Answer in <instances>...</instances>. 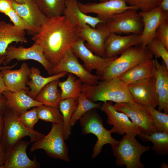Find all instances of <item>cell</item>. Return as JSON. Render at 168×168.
Segmentation results:
<instances>
[{
	"label": "cell",
	"mask_w": 168,
	"mask_h": 168,
	"mask_svg": "<svg viewBox=\"0 0 168 168\" xmlns=\"http://www.w3.org/2000/svg\"><path fill=\"white\" fill-rule=\"evenodd\" d=\"M78 27L64 15L48 17L31 39L42 47L44 56L54 68L78 38Z\"/></svg>",
	"instance_id": "1"
},
{
	"label": "cell",
	"mask_w": 168,
	"mask_h": 168,
	"mask_svg": "<svg viewBox=\"0 0 168 168\" xmlns=\"http://www.w3.org/2000/svg\"><path fill=\"white\" fill-rule=\"evenodd\" d=\"M82 92L89 99L95 102H134L128 85L118 77L99 81L95 85L83 83Z\"/></svg>",
	"instance_id": "2"
},
{
	"label": "cell",
	"mask_w": 168,
	"mask_h": 168,
	"mask_svg": "<svg viewBox=\"0 0 168 168\" xmlns=\"http://www.w3.org/2000/svg\"><path fill=\"white\" fill-rule=\"evenodd\" d=\"M18 116L16 112L7 107L3 113L4 128L0 144L7 157L15 145L25 137H30L31 143L37 141L45 136L26 128L19 120Z\"/></svg>",
	"instance_id": "3"
},
{
	"label": "cell",
	"mask_w": 168,
	"mask_h": 168,
	"mask_svg": "<svg viewBox=\"0 0 168 168\" xmlns=\"http://www.w3.org/2000/svg\"><path fill=\"white\" fill-rule=\"evenodd\" d=\"M117 166L127 168H144L140 161L141 155L150 150L149 146L142 145L135 138L129 134H124L122 138L111 145Z\"/></svg>",
	"instance_id": "4"
},
{
	"label": "cell",
	"mask_w": 168,
	"mask_h": 168,
	"mask_svg": "<svg viewBox=\"0 0 168 168\" xmlns=\"http://www.w3.org/2000/svg\"><path fill=\"white\" fill-rule=\"evenodd\" d=\"M153 56L147 47L138 45L130 47L111 62L100 76V80L118 77L139 63L152 59Z\"/></svg>",
	"instance_id": "5"
},
{
	"label": "cell",
	"mask_w": 168,
	"mask_h": 168,
	"mask_svg": "<svg viewBox=\"0 0 168 168\" xmlns=\"http://www.w3.org/2000/svg\"><path fill=\"white\" fill-rule=\"evenodd\" d=\"M96 110L88 111L79 120L83 134L91 133L97 138L91 155L92 159L95 158L100 153L104 145H111L118 141L112 137L110 130L104 126L102 119Z\"/></svg>",
	"instance_id": "6"
},
{
	"label": "cell",
	"mask_w": 168,
	"mask_h": 168,
	"mask_svg": "<svg viewBox=\"0 0 168 168\" xmlns=\"http://www.w3.org/2000/svg\"><path fill=\"white\" fill-rule=\"evenodd\" d=\"M52 124L51 128L49 133L40 140L34 142L31 147L30 151L42 149L50 157L69 162L70 158L68 147L63 135V122Z\"/></svg>",
	"instance_id": "7"
},
{
	"label": "cell",
	"mask_w": 168,
	"mask_h": 168,
	"mask_svg": "<svg viewBox=\"0 0 168 168\" xmlns=\"http://www.w3.org/2000/svg\"><path fill=\"white\" fill-rule=\"evenodd\" d=\"M110 33L140 35L143 29L142 18L137 10L129 9L116 14L103 22Z\"/></svg>",
	"instance_id": "8"
},
{
	"label": "cell",
	"mask_w": 168,
	"mask_h": 168,
	"mask_svg": "<svg viewBox=\"0 0 168 168\" xmlns=\"http://www.w3.org/2000/svg\"><path fill=\"white\" fill-rule=\"evenodd\" d=\"M62 72L72 73L77 77L82 83L92 85L97 84L100 79V76L91 74L84 68L71 48L67 50L58 65L53 68L51 76Z\"/></svg>",
	"instance_id": "9"
},
{
	"label": "cell",
	"mask_w": 168,
	"mask_h": 168,
	"mask_svg": "<svg viewBox=\"0 0 168 168\" xmlns=\"http://www.w3.org/2000/svg\"><path fill=\"white\" fill-rule=\"evenodd\" d=\"M100 108L107 116V123L113 126L110 130L112 133L129 134L136 137L142 132L141 128L134 124L126 114L114 108L112 102H103Z\"/></svg>",
	"instance_id": "10"
},
{
	"label": "cell",
	"mask_w": 168,
	"mask_h": 168,
	"mask_svg": "<svg viewBox=\"0 0 168 168\" xmlns=\"http://www.w3.org/2000/svg\"><path fill=\"white\" fill-rule=\"evenodd\" d=\"M85 41L82 38L78 37L72 44L71 49L77 58L83 61V66L88 71L91 72L95 70L96 75L100 76L117 57H103L94 54L86 46Z\"/></svg>",
	"instance_id": "11"
},
{
	"label": "cell",
	"mask_w": 168,
	"mask_h": 168,
	"mask_svg": "<svg viewBox=\"0 0 168 168\" xmlns=\"http://www.w3.org/2000/svg\"><path fill=\"white\" fill-rule=\"evenodd\" d=\"M5 57L2 63L4 65L15 59L18 61L27 60L36 61L43 66L50 76H51L53 67L44 56L42 47L35 43L28 48L9 45L6 50Z\"/></svg>",
	"instance_id": "12"
},
{
	"label": "cell",
	"mask_w": 168,
	"mask_h": 168,
	"mask_svg": "<svg viewBox=\"0 0 168 168\" xmlns=\"http://www.w3.org/2000/svg\"><path fill=\"white\" fill-rule=\"evenodd\" d=\"M113 106L117 110L126 114L141 128L142 133L148 134L157 131L150 114L142 105L133 102L116 103Z\"/></svg>",
	"instance_id": "13"
},
{
	"label": "cell",
	"mask_w": 168,
	"mask_h": 168,
	"mask_svg": "<svg viewBox=\"0 0 168 168\" xmlns=\"http://www.w3.org/2000/svg\"><path fill=\"white\" fill-rule=\"evenodd\" d=\"M79 9L84 13H93L104 22L114 15L129 9L138 10L134 7L128 5L124 0H109L98 3H83L77 2Z\"/></svg>",
	"instance_id": "14"
},
{
	"label": "cell",
	"mask_w": 168,
	"mask_h": 168,
	"mask_svg": "<svg viewBox=\"0 0 168 168\" xmlns=\"http://www.w3.org/2000/svg\"><path fill=\"white\" fill-rule=\"evenodd\" d=\"M12 8L23 19L31 30V35L38 33L48 18L40 10L35 0L18 3L11 0Z\"/></svg>",
	"instance_id": "15"
},
{
	"label": "cell",
	"mask_w": 168,
	"mask_h": 168,
	"mask_svg": "<svg viewBox=\"0 0 168 168\" xmlns=\"http://www.w3.org/2000/svg\"><path fill=\"white\" fill-rule=\"evenodd\" d=\"M134 102L155 108L158 105L154 77L137 81L128 85Z\"/></svg>",
	"instance_id": "16"
},
{
	"label": "cell",
	"mask_w": 168,
	"mask_h": 168,
	"mask_svg": "<svg viewBox=\"0 0 168 168\" xmlns=\"http://www.w3.org/2000/svg\"><path fill=\"white\" fill-rule=\"evenodd\" d=\"M103 22L99 23L95 28L88 25L82 28H78V36L86 41L85 45L93 53L105 57V41L110 32Z\"/></svg>",
	"instance_id": "17"
},
{
	"label": "cell",
	"mask_w": 168,
	"mask_h": 168,
	"mask_svg": "<svg viewBox=\"0 0 168 168\" xmlns=\"http://www.w3.org/2000/svg\"><path fill=\"white\" fill-rule=\"evenodd\" d=\"M139 13L143 22L142 31L139 36L140 45L146 47L156 38L157 28L162 21L168 19V14L164 12L159 6L149 11Z\"/></svg>",
	"instance_id": "18"
},
{
	"label": "cell",
	"mask_w": 168,
	"mask_h": 168,
	"mask_svg": "<svg viewBox=\"0 0 168 168\" xmlns=\"http://www.w3.org/2000/svg\"><path fill=\"white\" fill-rule=\"evenodd\" d=\"M140 35L130 34L126 36H121L114 33H110L105 41V57H117L128 48L140 45Z\"/></svg>",
	"instance_id": "19"
},
{
	"label": "cell",
	"mask_w": 168,
	"mask_h": 168,
	"mask_svg": "<svg viewBox=\"0 0 168 168\" xmlns=\"http://www.w3.org/2000/svg\"><path fill=\"white\" fill-rule=\"evenodd\" d=\"M30 142L21 140L13 147L8 155L4 168H37L40 163L35 156L31 160L26 153V149Z\"/></svg>",
	"instance_id": "20"
},
{
	"label": "cell",
	"mask_w": 168,
	"mask_h": 168,
	"mask_svg": "<svg viewBox=\"0 0 168 168\" xmlns=\"http://www.w3.org/2000/svg\"><path fill=\"white\" fill-rule=\"evenodd\" d=\"M4 69L0 71L8 90L12 92L21 90L28 91L29 88L27 86V84L29 80L30 68L27 63H22L18 69Z\"/></svg>",
	"instance_id": "21"
},
{
	"label": "cell",
	"mask_w": 168,
	"mask_h": 168,
	"mask_svg": "<svg viewBox=\"0 0 168 168\" xmlns=\"http://www.w3.org/2000/svg\"><path fill=\"white\" fill-rule=\"evenodd\" d=\"M155 66L154 77L158 99V110L168 114V68L162 61L154 59Z\"/></svg>",
	"instance_id": "22"
},
{
	"label": "cell",
	"mask_w": 168,
	"mask_h": 168,
	"mask_svg": "<svg viewBox=\"0 0 168 168\" xmlns=\"http://www.w3.org/2000/svg\"><path fill=\"white\" fill-rule=\"evenodd\" d=\"M26 31L19 29L13 24L0 21V58H4L6 50L13 42L26 43Z\"/></svg>",
	"instance_id": "23"
},
{
	"label": "cell",
	"mask_w": 168,
	"mask_h": 168,
	"mask_svg": "<svg viewBox=\"0 0 168 168\" xmlns=\"http://www.w3.org/2000/svg\"><path fill=\"white\" fill-rule=\"evenodd\" d=\"M27 92L25 90L12 92L7 90L2 94L6 98L7 107L19 114L31 108L43 105L29 96Z\"/></svg>",
	"instance_id": "24"
},
{
	"label": "cell",
	"mask_w": 168,
	"mask_h": 168,
	"mask_svg": "<svg viewBox=\"0 0 168 168\" xmlns=\"http://www.w3.org/2000/svg\"><path fill=\"white\" fill-rule=\"evenodd\" d=\"M77 2V0H66L63 15L79 28L86 25L95 28L99 23L104 22L97 16H92L82 12L78 7Z\"/></svg>",
	"instance_id": "25"
},
{
	"label": "cell",
	"mask_w": 168,
	"mask_h": 168,
	"mask_svg": "<svg viewBox=\"0 0 168 168\" xmlns=\"http://www.w3.org/2000/svg\"><path fill=\"white\" fill-rule=\"evenodd\" d=\"M155 66L154 59L145 60L118 77L128 85L137 81L153 77Z\"/></svg>",
	"instance_id": "26"
},
{
	"label": "cell",
	"mask_w": 168,
	"mask_h": 168,
	"mask_svg": "<svg viewBox=\"0 0 168 168\" xmlns=\"http://www.w3.org/2000/svg\"><path fill=\"white\" fill-rule=\"evenodd\" d=\"M68 73L66 72H62L49 77H44L40 75L39 69L33 67L30 68V80L27 84L29 88L27 94L35 99L42 89L47 84L54 80L64 77Z\"/></svg>",
	"instance_id": "27"
},
{
	"label": "cell",
	"mask_w": 168,
	"mask_h": 168,
	"mask_svg": "<svg viewBox=\"0 0 168 168\" xmlns=\"http://www.w3.org/2000/svg\"><path fill=\"white\" fill-rule=\"evenodd\" d=\"M59 79L54 80L46 85L35 99L43 105L58 108L62 100L61 91L58 88Z\"/></svg>",
	"instance_id": "28"
},
{
	"label": "cell",
	"mask_w": 168,
	"mask_h": 168,
	"mask_svg": "<svg viewBox=\"0 0 168 168\" xmlns=\"http://www.w3.org/2000/svg\"><path fill=\"white\" fill-rule=\"evenodd\" d=\"M78 103V99L66 98L61 100L58 109L63 117V130L64 139L67 140L72 132L70 122Z\"/></svg>",
	"instance_id": "29"
},
{
	"label": "cell",
	"mask_w": 168,
	"mask_h": 168,
	"mask_svg": "<svg viewBox=\"0 0 168 168\" xmlns=\"http://www.w3.org/2000/svg\"><path fill=\"white\" fill-rule=\"evenodd\" d=\"M138 135L144 142H152V149L157 155L164 156L167 154L168 133L156 131L148 134L141 133Z\"/></svg>",
	"instance_id": "30"
},
{
	"label": "cell",
	"mask_w": 168,
	"mask_h": 168,
	"mask_svg": "<svg viewBox=\"0 0 168 168\" xmlns=\"http://www.w3.org/2000/svg\"><path fill=\"white\" fill-rule=\"evenodd\" d=\"M82 82L77 79L73 74L68 73L66 80L59 82L58 86L61 90L62 100L66 98L78 99L82 91Z\"/></svg>",
	"instance_id": "31"
},
{
	"label": "cell",
	"mask_w": 168,
	"mask_h": 168,
	"mask_svg": "<svg viewBox=\"0 0 168 168\" xmlns=\"http://www.w3.org/2000/svg\"><path fill=\"white\" fill-rule=\"evenodd\" d=\"M101 105L100 102L96 103L91 101L82 92L78 98L77 105L70 120L71 127H73L86 112L93 109L100 108Z\"/></svg>",
	"instance_id": "32"
},
{
	"label": "cell",
	"mask_w": 168,
	"mask_h": 168,
	"mask_svg": "<svg viewBox=\"0 0 168 168\" xmlns=\"http://www.w3.org/2000/svg\"><path fill=\"white\" fill-rule=\"evenodd\" d=\"M41 11L48 17L63 15L66 0H35Z\"/></svg>",
	"instance_id": "33"
},
{
	"label": "cell",
	"mask_w": 168,
	"mask_h": 168,
	"mask_svg": "<svg viewBox=\"0 0 168 168\" xmlns=\"http://www.w3.org/2000/svg\"><path fill=\"white\" fill-rule=\"evenodd\" d=\"M39 119L52 123L63 122V117L58 108L42 105L36 106Z\"/></svg>",
	"instance_id": "34"
},
{
	"label": "cell",
	"mask_w": 168,
	"mask_h": 168,
	"mask_svg": "<svg viewBox=\"0 0 168 168\" xmlns=\"http://www.w3.org/2000/svg\"><path fill=\"white\" fill-rule=\"evenodd\" d=\"M143 106L150 114L157 132L168 133V114L154 108Z\"/></svg>",
	"instance_id": "35"
},
{
	"label": "cell",
	"mask_w": 168,
	"mask_h": 168,
	"mask_svg": "<svg viewBox=\"0 0 168 168\" xmlns=\"http://www.w3.org/2000/svg\"><path fill=\"white\" fill-rule=\"evenodd\" d=\"M147 47L155 58H161L168 68V49L161 42L155 38Z\"/></svg>",
	"instance_id": "36"
},
{
	"label": "cell",
	"mask_w": 168,
	"mask_h": 168,
	"mask_svg": "<svg viewBox=\"0 0 168 168\" xmlns=\"http://www.w3.org/2000/svg\"><path fill=\"white\" fill-rule=\"evenodd\" d=\"M19 120L26 128L34 130L35 124L39 119L36 107L18 114Z\"/></svg>",
	"instance_id": "37"
},
{
	"label": "cell",
	"mask_w": 168,
	"mask_h": 168,
	"mask_svg": "<svg viewBox=\"0 0 168 168\" xmlns=\"http://www.w3.org/2000/svg\"><path fill=\"white\" fill-rule=\"evenodd\" d=\"M128 5L135 7L140 12H146L159 6L161 0H124Z\"/></svg>",
	"instance_id": "38"
},
{
	"label": "cell",
	"mask_w": 168,
	"mask_h": 168,
	"mask_svg": "<svg viewBox=\"0 0 168 168\" xmlns=\"http://www.w3.org/2000/svg\"><path fill=\"white\" fill-rule=\"evenodd\" d=\"M5 15L8 17L16 27L26 31L28 34L31 35V30L30 27L12 7Z\"/></svg>",
	"instance_id": "39"
},
{
	"label": "cell",
	"mask_w": 168,
	"mask_h": 168,
	"mask_svg": "<svg viewBox=\"0 0 168 168\" xmlns=\"http://www.w3.org/2000/svg\"><path fill=\"white\" fill-rule=\"evenodd\" d=\"M156 38L161 42L168 49V19L162 21L157 28Z\"/></svg>",
	"instance_id": "40"
},
{
	"label": "cell",
	"mask_w": 168,
	"mask_h": 168,
	"mask_svg": "<svg viewBox=\"0 0 168 168\" xmlns=\"http://www.w3.org/2000/svg\"><path fill=\"white\" fill-rule=\"evenodd\" d=\"M12 8L11 0H0V12L5 14Z\"/></svg>",
	"instance_id": "41"
},
{
	"label": "cell",
	"mask_w": 168,
	"mask_h": 168,
	"mask_svg": "<svg viewBox=\"0 0 168 168\" xmlns=\"http://www.w3.org/2000/svg\"><path fill=\"white\" fill-rule=\"evenodd\" d=\"M7 108L6 98L2 94H0V114L3 113Z\"/></svg>",
	"instance_id": "42"
},
{
	"label": "cell",
	"mask_w": 168,
	"mask_h": 168,
	"mask_svg": "<svg viewBox=\"0 0 168 168\" xmlns=\"http://www.w3.org/2000/svg\"><path fill=\"white\" fill-rule=\"evenodd\" d=\"M6 159V154L2 146L0 144V166H4Z\"/></svg>",
	"instance_id": "43"
},
{
	"label": "cell",
	"mask_w": 168,
	"mask_h": 168,
	"mask_svg": "<svg viewBox=\"0 0 168 168\" xmlns=\"http://www.w3.org/2000/svg\"><path fill=\"white\" fill-rule=\"evenodd\" d=\"M159 6L164 12L168 14V0H161Z\"/></svg>",
	"instance_id": "44"
},
{
	"label": "cell",
	"mask_w": 168,
	"mask_h": 168,
	"mask_svg": "<svg viewBox=\"0 0 168 168\" xmlns=\"http://www.w3.org/2000/svg\"><path fill=\"white\" fill-rule=\"evenodd\" d=\"M3 113L0 114V143L4 128V121L3 116Z\"/></svg>",
	"instance_id": "45"
},
{
	"label": "cell",
	"mask_w": 168,
	"mask_h": 168,
	"mask_svg": "<svg viewBox=\"0 0 168 168\" xmlns=\"http://www.w3.org/2000/svg\"><path fill=\"white\" fill-rule=\"evenodd\" d=\"M0 71V94H2L3 91L8 90L2 77Z\"/></svg>",
	"instance_id": "46"
},
{
	"label": "cell",
	"mask_w": 168,
	"mask_h": 168,
	"mask_svg": "<svg viewBox=\"0 0 168 168\" xmlns=\"http://www.w3.org/2000/svg\"><path fill=\"white\" fill-rule=\"evenodd\" d=\"M5 58V57L3 58H0V71L4 69H12L16 65L17 63H16L11 66H6L4 67L1 66V64L3 63Z\"/></svg>",
	"instance_id": "47"
},
{
	"label": "cell",
	"mask_w": 168,
	"mask_h": 168,
	"mask_svg": "<svg viewBox=\"0 0 168 168\" xmlns=\"http://www.w3.org/2000/svg\"><path fill=\"white\" fill-rule=\"evenodd\" d=\"M168 165L165 162H162L161 164V168H167Z\"/></svg>",
	"instance_id": "48"
},
{
	"label": "cell",
	"mask_w": 168,
	"mask_h": 168,
	"mask_svg": "<svg viewBox=\"0 0 168 168\" xmlns=\"http://www.w3.org/2000/svg\"><path fill=\"white\" fill-rule=\"evenodd\" d=\"M18 3H23L26 2L28 0H14Z\"/></svg>",
	"instance_id": "49"
},
{
	"label": "cell",
	"mask_w": 168,
	"mask_h": 168,
	"mask_svg": "<svg viewBox=\"0 0 168 168\" xmlns=\"http://www.w3.org/2000/svg\"><path fill=\"white\" fill-rule=\"evenodd\" d=\"M93 1H96V0H98L100 2H103L105 1H106L109 0H92Z\"/></svg>",
	"instance_id": "50"
},
{
	"label": "cell",
	"mask_w": 168,
	"mask_h": 168,
	"mask_svg": "<svg viewBox=\"0 0 168 168\" xmlns=\"http://www.w3.org/2000/svg\"><path fill=\"white\" fill-rule=\"evenodd\" d=\"M0 168H4V167L3 166H0Z\"/></svg>",
	"instance_id": "51"
}]
</instances>
